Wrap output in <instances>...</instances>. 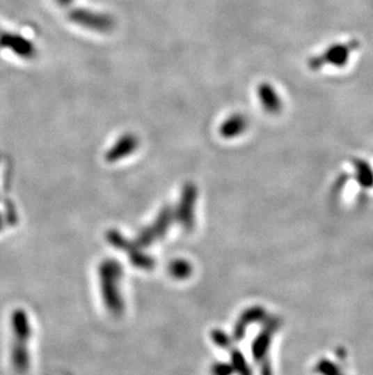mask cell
Segmentation results:
<instances>
[{"label": "cell", "instance_id": "6da1fadb", "mask_svg": "<svg viewBox=\"0 0 373 375\" xmlns=\"http://www.w3.org/2000/svg\"><path fill=\"white\" fill-rule=\"evenodd\" d=\"M32 321L24 309H15L9 317V360L15 371L26 372L31 363Z\"/></svg>", "mask_w": 373, "mask_h": 375}, {"label": "cell", "instance_id": "7a4b0ae2", "mask_svg": "<svg viewBox=\"0 0 373 375\" xmlns=\"http://www.w3.org/2000/svg\"><path fill=\"white\" fill-rule=\"evenodd\" d=\"M70 17L80 26H84L98 33H109L116 29V20L113 19V16L102 13L77 10Z\"/></svg>", "mask_w": 373, "mask_h": 375}, {"label": "cell", "instance_id": "3957f363", "mask_svg": "<svg viewBox=\"0 0 373 375\" xmlns=\"http://www.w3.org/2000/svg\"><path fill=\"white\" fill-rule=\"evenodd\" d=\"M262 107L269 114H278L283 109V102L276 88L269 83H261L257 89Z\"/></svg>", "mask_w": 373, "mask_h": 375}, {"label": "cell", "instance_id": "277c9868", "mask_svg": "<svg viewBox=\"0 0 373 375\" xmlns=\"http://www.w3.org/2000/svg\"><path fill=\"white\" fill-rule=\"evenodd\" d=\"M248 127V119L243 113H234L227 118L219 128V132L225 139H232L241 135Z\"/></svg>", "mask_w": 373, "mask_h": 375}, {"label": "cell", "instance_id": "5b68a950", "mask_svg": "<svg viewBox=\"0 0 373 375\" xmlns=\"http://www.w3.org/2000/svg\"><path fill=\"white\" fill-rule=\"evenodd\" d=\"M137 147V137L134 134H125L113 146L112 150L108 153V158L111 160L122 158L124 155H130L132 151Z\"/></svg>", "mask_w": 373, "mask_h": 375}]
</instances>
